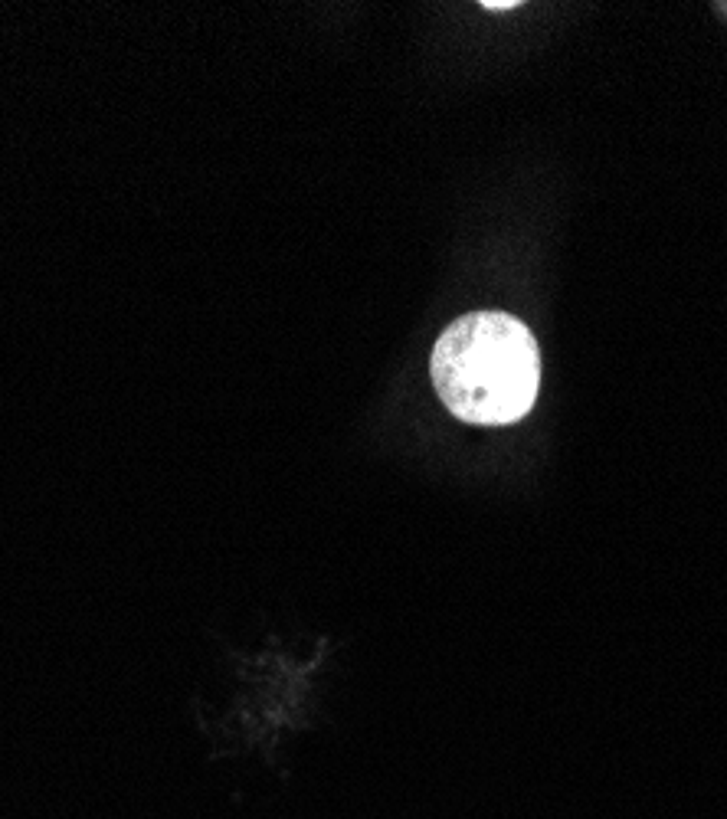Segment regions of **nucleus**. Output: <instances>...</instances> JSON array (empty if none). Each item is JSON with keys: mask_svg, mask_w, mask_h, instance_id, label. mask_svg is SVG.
I'll return each mask as SVG.
<instances>
[{"mask_svg": "<svg viewBox=\"0 0 727 819\" xmlns=\"http://www.w3.org/2000/svg\"><path fill=\"white\" fill-rule=\"evenodd\" d=\"M429 377L452 417L508 426L528 417L538 400L541 351L515 315L469 312L439 335Z\"/></svg>", "mask_w": 727, "mask_h": 819, "instance_id": "nucleus-1", "label": "nucleus"}, {"mask_svg": "<svg viewBox=\"0 0 727 819\" xmlns=\"http://www.w3.org/2000/svg\"><path fill=\"white\" fill-rule=\"evenodd\" d=\"M482 7H485V10H511V7H518V0H505V4H495V0H485Z\"/></svg>", "mask_w": 727, "mask_h": 819, "instance_id": "nucleus-2", "label": "nucleus"}]
</instances>
